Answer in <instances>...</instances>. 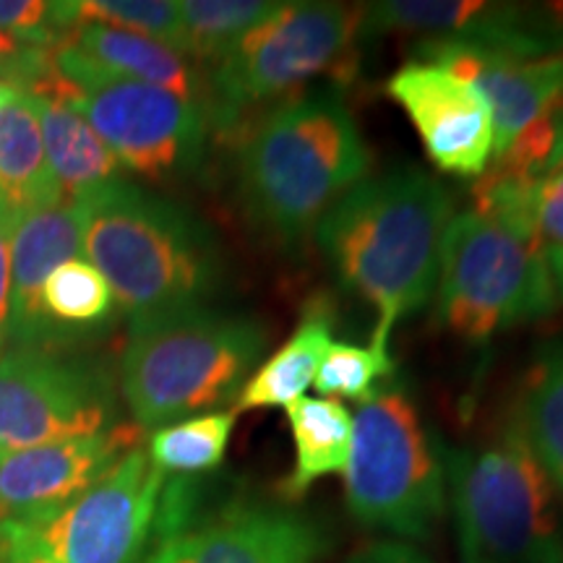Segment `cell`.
<instances>
[{
  "label": "cell",
  "instance_id": "52a82bcc",
  "mask_svg": "<svg viewBox=\"0 0 563 563\" xmlns=\"http://www.w3.org/2000/svg\"><path fill=\"white\" fill-rule=\"evenodd\" d=\"M361 37V5L290 0L235 42L211 68L207 118L235 131L253 110L274 108L336 68Z\"/></svg>",
  "mask_w": 563,
  "mask_h": 563
},
{
  "label": "cell",
  "instance_id": "484cf974",
  "mask_svg": "<svg viewBox=\"0 0 563 563\" xmlns=\"http://www.w3.org/2000/svg\"><path fill=\"white\" fill-rule=\"evenodd\" d=\"M186 55L217 66L235 42L277 9L274 0H180Z\"/></svg>",
  "mask_w": 563,
  "mask_h": 563
},
{
  "label": "cell",
  "instance_id": "4fadbf2b",
  "mask_svg": "<svg viewBox=\"0 0 563 563\" xmlns=\"http://www.w3.org/2000/svg\"><path fill=\"white\" fill-rule=\"evenodd\" d=\"M394 32L460 40L527 60L563 55V13L545 5L483 0H384L361 5V37Z\"/></svg>",
  "mask_w": 563,
  "mask_h": 563
},
{
  "label": "cell",
  "instance_id": "ba28073f",
  "mask_svg": "<svg viewBox=\"0 0 563 563\" xmlns=\"http://www.w3.org/2000/svg\"><path fill=\"white\" fill-rule=\"evenodd\" d=\"M559 306L553 274L538 243L514 235L475 209L454 214L443 238L435 316L467 342L551 316Z\"/></svg>",
  "mask_w": 563,
  "mask_h": 563
},
{
  "label": "cell",
  "instance_id": "e0dca14e",
  "mask_svg": "<svg viewBox=\"0 0 563 563\" xmlns=\"http://www.w3.org/2000/svg\"><path fill=\"white\" fill-rule=\"evenodd\" d=\"M79 203L53 207L16 217L11 238V319L5 347H47L53 334L42 313V287L51 274L81 253Z\"/></svg>",
  "mask_w": 563,
  "mask_h": 563
},
{
  "label": "cell",
  "instance_id": "f1b7e54d",
  "mask_svg": "<svg viewBox=\"0 0 563 563\" xmlns=\"http://www.w3.org/2000/svg\"><path fill=\"white\" fill-rule=\"evenodd\" d=\"M68 3L0 0V32L34 47H55L70 32Z\"/></svg>",
  "mask_w": 563,
  "mask_h": 563
},
{
  "label": "cell",
  "instance_id": "ffe728a7",
  "mask_svg": "<svg viewBox=\"0 0 563 563\" xmlns=\"http://www.w3.org/2000/svg\"><path fill=\"white\" fill-rule=\"evenodd\" d=\"M60 201L66 199L42 144L40 100L30 91H16L0 104V203L21 217Z\"/></svg>",
  "mask_w": 563,
  "mask_h": 563
},
{
  "label": "cell",
  "instance_id": "cb8c5ba5",
  "mask_svg": "<svg viewBox=\"0 0 563 563\" xmlns=\"http://www.w3.org/2000/svg\"><path fill=\"white\" fill-rule=\"evenodd\" d=\"M40 302L53 334V350H74L79 342L102 336L118 313L108 279L84 258L58 266L42 287Z\"/></svg>",
  "mask_w": 563,
  "mask_h": 563
},
{
  "label": "cell",
  "instance_id": "44dd1931",
  "mask_svg": "<svg viewBox=\"0 0 563 563\" xmlns=\"http://www.w3.org/2000/svg\"><path fill=\"white\" fill-rule=\"evenodd\" d=\"M37 100L42 144H45L47 165L63 199L79 203L87 196L108 188L110 183L123 180L121 162L84 121L79 110L58 97H37Z\"/></svg>",
  "mask_w": 563,
  "mask_h": 563
},
{
  "label": "cell",
  "instance_id": "8d00e7d4",
  "mask_svg": "<svg viewBox=\"0 0 563 563\" xmlns=\"http://www.w3.org/2000/svg\"><path fill=\"white\" fill-rule=\"evenodd\" d=\"M30 563H45V561H30Z\"/></svg>",
  "mask_w": 563,
  "mask_h": 563
},
{
  "label": "cell",
  "instance_id": "7402d4cb",
  "mask_svg": "<svg viewBox=\"0 0 563 563\" xmlns=\"http://www.w3.org/2000/svg\"><path fill=\"white\" fill-rule=\"evenodd\" d=\"M511 415L548 481L563 493V334L534 347Z\"/></svg>",
  "mask_w": 563,
  "mask_h": 563
},
{
  "label": "cell",
  "instance_id": "7c38bea8",
  "mask_svg": "<svg viewBox=\"0 0 563 563\" xmlns=\"http://www.w3.org/2000/svg\"><path fill=\"white\" fill-rule=\"evenodd\" d=\"M332 534L313 514L266 501H230L199 511L154 540L144 563H319Z\"/></svg>",
  "mask_w": 563,
  "mask_h": 563
},
{
  "label": "cell",
  "instance_id": "e575fe53",
  "mask_svg": "<svg viewBox=\"0 0 563 563\" xmlns=\"http://www.w3.org/2000/svg\"><path fill=\"white\" fill-rule=\"evenodd\" d=\"M553 167H563V125H561V139H559V150H555V157H553Z\"/></svg>",
  "mask_w": 563,
  "mask_h": 563
},
{
  "label": "cell",
  "instance_id": "6da1fadb",
  "mask_svg": "<svg viewBox=\"0 0 563 563\" xmlns=\"http://www.w3.org/2000/svg\"><path fill=\"white\" fill-rule=\"evenodd\" d=\"M454 214L439 178L397 167L357 183L316 224V243L336 279L376 311L371 336L389 342L399 321L433 300Z\"/></svg>",
  "mask_w": 563,
  "mask_h": 563
},
{
  "label": "cell",
  "instance_id": "7a4b0ae2",
  "mask_svg": "<svg viewBox=\"0 0 563 563\" xmlns=\"http://www.w3.org/2000/svg\"><path fill=\"white\" fill-rule=\"evenodd\" d=\"M373 165L340 89H306L245 125L235 154L245 217L279 245H298Z\"/></svg>",
  "mask_w": 563,
  "mask_h": 563
},
{
  "label": "cell",
  "instance_id": "83f0119b",
  "mask_svg": "<svg viewBox=\"0 0 563 563\" xmlns=\"http://www.w3.org/2000/svg\"><path fill=\"white\" fill-rule=\"evenodd\" d=\"M68 16L74 26H112V30H123L141 34V37L157 40L162 45L186 55L180 5L175 0H76V3H68Z\"/></svg>",
  "mask_w": 563,
  "mask_h": 563
},
{
  "label": "cell",
  "instance_id": "30bf717a",
  "mask_svg": "<svg viewBox=\"0 0 563 563\" xmlns=\"http://www.w3.org/2000/svg\"><path fill=\"white\" fill-rule=\"evenodd\" d=\"M55 79L34 97H58L79 110L121 167L152 180L191 175L207 150L203 108L170 91L104 76L53 51Z\"/></svg>",
  "mask_w": 563,
  "mask_h": 563
},
{
  "label": "cell",
  "instance_id": "4316f807",
  "mask_svg": "<svg viewBox=\"0 0 563 563\" xmlns=\"http://www.w3.org/2000/svg\"><path fill=\"white\" fill-rule=\"evenodd\" d=\"M394 363L389 342L371 336L365 347L347 342H334L316 373V391L327 399H352L365 405L384 389V382L391 376Z\"/></svg>",
  "mask_w": 563,
  "mask_h": 563
},
{
  "label": "cell",
  "instance_id": "836d02e7",
  "mask_svg": "<svg viewBox=\"0 0 563 563\" xmlns=\"http://www.w3.org/2000/svg\"><path fill=\"white\" fill-rule=\"evenodd\" d=\"M548 266H551L553 274V285H555V295H559V302H563V253L559 256H545Z\"/></svg>",
  "mask_w": 563,
  "mask_h": 563
},
{
  "label": "cell",
  "instance_id": "5b68a950",
  "mask_svg": "<svg viewBox=\"0 0 563 563\" xmlns=\"http://www.w3.org/2000/svg\"><path fill=\"white\" fill-rule=\"evenodd\" d=\"M460 563H563L553 485L509 410L477 446H443Z\"/></svg>",
  "mask_w": 563,
  "mask_h": 563
},
{
  "label": "cell",
  "instance_id": "9a60e30c",
  "mask_svg": "<svg viewBox=\"0 0 563 563\" xmlns=\"http://www.w3.org/2000/svg\"><path fill=\"white\" fill-rule=\"evenodd\" d=\"M415 60L446 68L483 97L493 118V159L563 110V55L527 60L460 40H422Z\"/></svg>",
  "mask_w": 563,
  "mask_h": 563
},
{
  "label": "cell",
  "instance_id": "8992f818",
  "mask_svg": "<svg viewBox=\"0 0 563 563\" xmlns=\"http://www.w3.org/2000/svg\"><path fill=\"white\" fill-rule=\"evenodd\" d=\"M344 501L355 522L394 538H433L446 514L441 441L405 386H384L352 415Z\"/></svg>",
  "mask_w": 563,
  "mask_h": 563
},
{
  "label": "cell",
  "instance_id": "f546056e",
  "mask_svg": "<svg viewBox=\"0 0 563 563\" xmlns=\"http://www.w3.org/2000/svg\"><path fill=\"white\" fill-rule=\"evenodd\" d=\"M55 76L53 47H34L0 32V81L16 91H37Z\"/></svg>",
  "mask_w": 563,
  "mask_h": 563
},
{
  "label": "cell",
  "instance_id": "603a6c76",
  "mask_svg": "<svg viewBox=\"0 0 563 563\" xmlns=\"http://www.w3.org/2000/svg\"><path fill=\"white\" fill-rule=\"evenodd\" d=\"M295 464L282 481V498L298 501L323 477L344 475L352 446V412L336 399L300 397L287 407Z\"/></svg>",
  "mask_w": 563,
  "mask_h": 563
},
{
  "label": "cell",
  "instance_id": "d6986e66",
  "mask_svg": "<svg viewBox=\"0 0 563 563\" xmlns=\"http://www.w3.org/2000/svg\"><path fill=\"white\" fill-rule=\"evenodd\" d=\"M334 344V313L323 298L308 300L300 323L285 344L253 371L238 394L235 412L290 407L306 397L316 382L323 357Z\"/></svg>",
  "mask_w": 563,
  "mask_h": 563
},
{
  "label": "cell",
  "instance_id": "d6a6232c",
  "mask_svg": "<svg viewBox=\"0 0 563 563\" xmlns=\"http://www.w3.org/2000/svg\"><path fill=\"white\" fill-rule=\"evenodd\" d=\"M342 563H435L426 553L402 540H376V543L361 548Z\"/></svg>",
  "mask_w": 563,
  "mask_h": 563
},
{
  "label": "cell",
  "instance_id": "5bb4252c",
  "mask_svg": "<svg viewBox=\"0 0 563 563\" xmlns=\"http://www.w3.org/2000/svg\"><path fill=\"white\" fill-rule=\"evenodd\" d=\"M391 97L412 129L426 157L443 175L477 180L493 162V118L477 91L426 60H410L386 81Z\"/></svg>",
  "mask_w": 563,
  "mask_h": 563
},
{
  "label": "cell",
  "instance_id": "2e32d148",
  "mask_svg": "<svg viewBox=\"0 0 563 563\" xmlns=\"http://www.w3.org/2000/svg\"><path fill=\"white\" fill-rule=\"evenodd\" d=\"M141 428L115 426L84 435L21 449L0 456V522L51 514L91 488L125 452L139 446Z\"/></svg>",
  "mask_w": 563,
  "mask_h": 563
},
{
  "label": "cell",
  "instance_id": "74e56055",
  "mask_svg": "<svg viewBox=\"0 0 563 563\" xmlns=\"http://www.w3.org/2000/svg\"><path fill=\"white\" fill-rule=\"evenodd\" d=\"M561 13H563V11H561Z\"/></svg>",
  "mask_w": 563,
  "mask_h": 563
},
{
  "label": "cell",
  "instance_id": "d4e9b609",
  "mask_svg": "<svg viewBox=\"0 0 563 563\" xmlns=\"http://www.w3.org/2000/svg\"><path fill=\"white\" fill-rule=\"evenodd\" d=\"M235 410H214L196 415L152 433L146 454L154 467L167 477H196L217 470L228 454Z\"/></svg>",
  "mask_w": 563,
  "mask_h": 563
},
{
  "label": "cell",
  "instance_id": "4dcf8cb0",
  "mask_svg": "<svg viewBox=\"0 0 563 563\" xmlns=\"http://www.w3.org/2000/svg\"><path fill=\"white\" fill-rule=\"evenodd\" d=\"M532 228L545 256L563 253V167H553L534 178Z\"/></svg>",
  "mask_w": 563,
  "mask_h": 563
},
{
  "label": "cell",
  "instance_id": "8fae6325",
  "mask_svg": "<svg viewBox=\"0 0 563 563\" xmlns=\"http://www.w3.org/2000/svg\"><path fill=\"white\" fill-rule=\"evenodd\" d=\"M121 426L108 363L70 350L0 352V456Z\"/></svg>",
  "mask_w": 563,
  "mask_h": 563
},
{
  "label": "cell",
  "instance_id": "3957f363",
  "mask_svg": "<svg viewBox=\"0 0 563 563\" xmlns=\"http://www.w3.org/2000/svg\"><path fill=\"white\" fill-rule=\"evenodd\" d=\"M81 249L133 321L207 306L224 282L220 243L199 217L129 180L79 201Z\"/></svg>",
  "mask_w": 563,
  "mask_h": 563
},
{
  "label": "cell",
  "instance_id": "9c48e42d",
  "mask_svg": "<svg viewBox=\"0 0 563 563\" xmlns=\"http://www.w3.org/2000/svg\"><path fill=\"white\" fill-rule=\"evenodd\" d=\"M165 481L146 449L133 446L60 509L0 522V563H141Z\"/></svg>",
  "mask_w": 563,
  "mask_h": 563
},
{
  "label": "cell",
  "instance_id": "277c9868",
  "mask_svg": "<svg viewBox=\"0 0 563 563\" xmlns=\"http://www.w3.org/2000/svg\"><path fill=\"white\" fill-rule=\"evenodd\" d=\"M269 344L253 316L201 306L133 321L121 357V397L141 431L230 405Z\"/></svg>",
  "mask_w": 563,
  "mask_h": 563
},
{
  "label": "cell",
  "instance_id": "ac0fdd59",
  "mask_svg": "<svg viewBox=\"0 0 563 563\" xmlns=\"http://www.w3.org/2000/svg\"><path fill=\"white\" fill-rule=\"evenodd\" d=\"M53 51L104 76L165 89L207 112V79L196 70L191 58L157 40L102 24H76Z\"/></svg>",
  "mask_w": 563,
  "mask_h": 563
},
{
  "label": "cell",
  "instance_id": "1f68e13d",
  "mask_svg": "<svg viewBox=\"0 0 563 563\" xmlns=\"http://www.w3.org/2000/svg\"><path fill=\"white\" fill-rule=\"evenodd\" d=\"M16 217L0 203V352L9 344L11 319V238Z\"/></svg>",
  "mask_w": 563,
  "mask_h": 563
},
{
  "label": "cell",
  "instance_id": "d590c367",
  "mask_svg": "<svg viewBox=\"0 0 563 563\" xmlns=\"http://www.w3.org/2000/svg\"><path fill=\"white\" fill-rule=\"evenodd\" d=\"M13 95H16V89L9 87V84H3V81H0V104H3V102L9 100V97H13Z\"/></svg>",
  "mask_w": 563,
  "mask_h": 563
}]
</instances>
